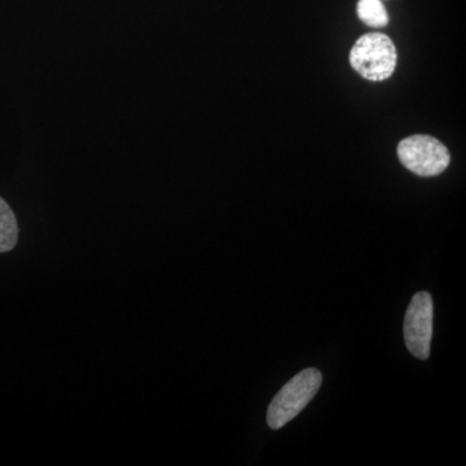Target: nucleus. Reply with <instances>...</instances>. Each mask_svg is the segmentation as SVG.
<instances>
[{"mask_svg":"<svg viewBox=\"0 0 466 466\" xmlns=\"http://www.w3.org/2000/svg\"><path fill=\"white\" fill-rule=\"evenodd\" d=\"M323 382V376L317 368H306L299 375L285 383L283 389L275 395L268 410L267 424L278 431L299 416L300 410L314 400Z\"/></svg>","mask_w":466,"mask_h":466,"instance_id":"nucleus-1","label":"nucleus"},{"mask_svg":"<svg viewBox=\"0 0 466 466\" xmlns=\"http://www.w3.org/2000/svg\"><path fill=\"white\" fill-rule=\"evenodd\" d=\"M398 52L386 34L368 33L350 52V64L359 75L373 82L390 78L397 67Z\"/></svg>","mask_w":466,"mask_h":466,"instance_id":"nucleus-2","label":"nucleus"},{"mask_svg":"<svg viewBox=\"0 0 466 466\" xmlns=\"http://www.w3.org/2000/svg\"><path fill=\"white\" fill-rule=\"evenodd\" d=\"M401 164L420 177H437L449 167V149L429 135H413L401 140L398 146Z\"/></svg>","mask_w":466,"mask_h":466,"instance_id":"nucleus-3","label":"nucleus"},{"mask_svg":"<svg viewBox=\"0 0 466 466\" xmlns=\"http://www.w3.org/2000/svg\"><path fill=\"white\" fill-rule=\"evenodd\" d=\"M434 306L431 296L426 291L413 296L404 319V341L413 357L426 360L431 355L433 337Z\"/></svg>","mask_w":466,"mask_h":466,"instance_id":"nucleus-4","label":"nucleus"},{"mask_svg":"<svg viewBox=\"0 0 466 466\" xmlns=\"http://www.w3.org/2000/svg\"><path fill=\"white\" fill-rule=\"evenodd\" d=\"M18 226L14 211L7 202L0 198V253H7L16 247Z\"/></svg>","mask_w":466,"mask_h":466,"instance_id":"nucleus-5","label":"nucleus"},{"mask_svg":"<svg viewBox=\"0 0 466 466\" xmlns=\"http://www.w3.org/2000/svg\"><path fill=\"white\" fill-rule=\"evenodd\" d=\"M358 17L368 26L385 27L389 24V15L381 0H359Z\"/></svg>","mask_w":466,"mask_h":466,"instance_id":"nucleus-6","label":"nucleus"}]
</instances>
